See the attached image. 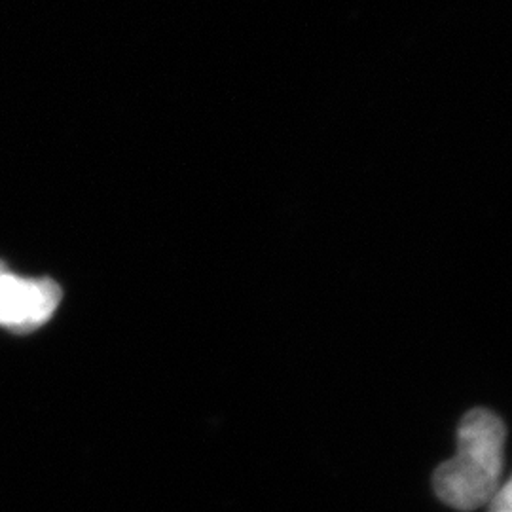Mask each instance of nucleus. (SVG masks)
I'll return each mask as SVG.
<instances>
[{
    "mask_svg": "<svg viewBox=\"0 0 512 512\" xmlns=\"http://www.w3.org/2000/svg\"><path fill=\"white\" fill-rule=\"evenodd\" d=\"M511 497V482H505L503 486H499L494 497L488 501L490 512H512Z\"/></svg>",
    "mask_w": 512,
    "mask_h": 512,
    "instance_id": "3",
    "label": "nucleus"
},
{
    "mask_svg": "<svg viewBox=\"0 0 512 512\" xmlns=\"http://www.w3.org/2000/svg\"><path fill=\"white\" fill-rule=\"evenodd\" d=\"M505 423L486 408L463 416L458 427V454L433 476L440 501L458 511H475L494 497L505 465Z\"/></svg>",
    "mask_w": 512,
    "mask_h": 512,
    "instance_id": "1",
    "label": "nucleus"
},
{
    "mask_svg": "<svg viewBox=\"0 0 512 512\" xmlns=\"http://www.w3.org/2000/svg\"><path fill=\"white\" fill-rule=\"evenodd\" d=\"M61 302V287L48 277H19L0 260V327L27 334L46 325Z\"/></svg>",
    "mask_w": 512,
    "mask_h": 512,
    "instance_id": "2",
    "label": "nucleus"
}]
</instances>
